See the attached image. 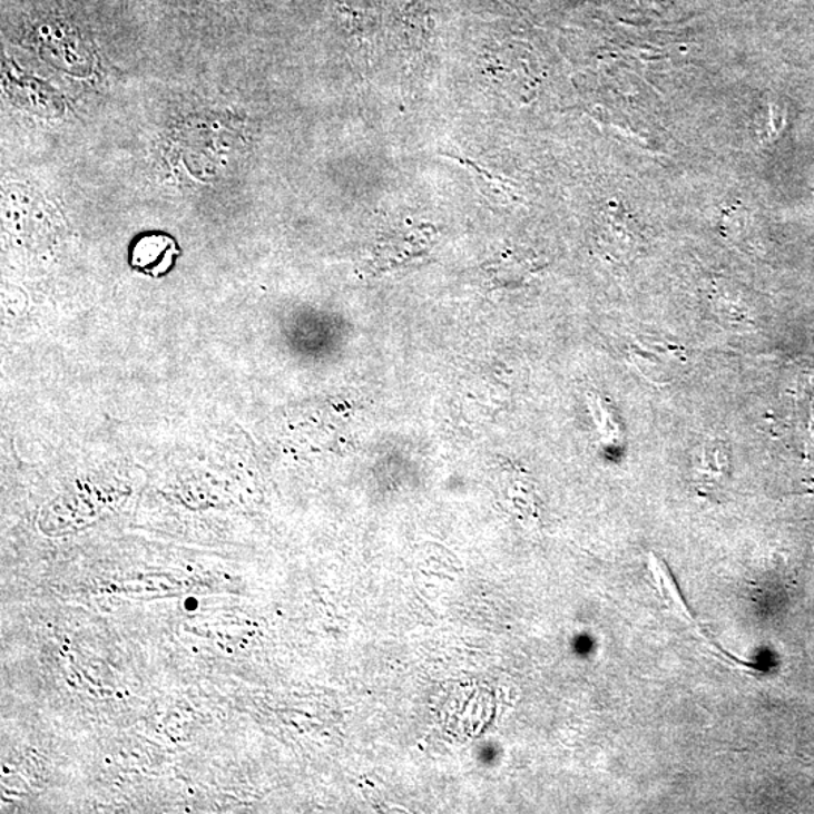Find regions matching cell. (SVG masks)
I'll list each match as a JSON object with an SVG mask.
<instances>
[{
	"mask_svg": "<svg viewBox=\"0 0 814 814\" xmlns=\"http://www.w3.org/2000/svg\"><path fill=\"white\" fill-rule=\"evenodd\" d=\"M649 569L650 572L654 573L656 586H658L659 594L663 596L665 605H667V607L671 609V612L675 614L676 617H679L685 625L690 626V628L697 630V634L702 635L700 630L697 628L696 620H694L693 614H689L684 599H681L680 590L677 588V583L675 579H673V575L670 570H668L667 565H665L663 560H659V558H656L654 553H650Z\"/></svg>",
	"mask_w": 814,
	"mask_h": 814,
	"instance_id": "6da1fadb",
	"label": "cell"
},
{
	"mask_svg": "<svg viewBox=\"0 0 814 814\" xmlns=\"http://www.w3.org/2000/svg\"><path fill=\"white\" fill-rule=\"evenodd\" d=\"M700 462H698V471L697 474L703 479H707V481H710L709 484H719L722 483L724 477H726V454H724V451L722 449H717V447H707V449L702 451V458Z\"/></svg>",
	"mask_w": 814,
	"mask_h": 814,
	"instance_id": "7a4b0ae2",
	"label": "cell"
}]
</instances>
